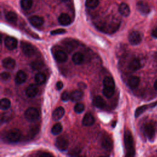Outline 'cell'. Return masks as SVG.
<instances>
[{
  "label": "cell",
  "instance_id": "9c48e42d",
  "mask_svg": "<svg viewBox=\"0 0 157 157\" xmlns=\"http://www.w3.org/2000/svg\"><path fill=\"white\" fill-rule=\"evenodd\" d=\"M4 44L6 47L10 50H12L17 48V40L15 38L13 37L8 36L4 40Z\"/></svg>",
  "mask_w": 157,
  "mask_h": 157
},
{
  "label": "cell",
  "instance_id": "7bdbcfd3",
  "mask_svg": "<svg viewBox=\"0 0 157 157\" xmlns=\"http://www.w3.org/2000/svg\"><path fill=\"white\" fill-rule=\"evenodd\" d=\"M151 36L155 38H157V27L153 29L151 32Z\"/></svg>",
  "mask_w": 157,
  "mask_h": 157
},
{
  "label": "cell",
  "instance_id": "5bb4252c",
  "mask_svg": "<svg viewBox=\"0 0 157 157\" xmlns=\"http://www.w3.org/2000/svg\"><path fill=\"white\" fill-rule=\"evenodd\" d=\"M54 58L59 63H64L67 60V54L63 50H58L54 53Z\"/></svg>",
  "mask_w": 157,
  "mask_h": 157
},
{
  "label": "cell",
  "instance_id": "ab89813d",
  "mask_svg": "<svg viewBox=\"0 0 157 157\" xmlns=\"http://www.w3.org/2000/svg\"><path fill=\"white\" fill-rule=\"evenodd\" d=\"M66 33V30L64 29H56L51 31L50 34L52 35H57V34H61Z\"/></svg>",
  "mask_w": 157,
  "mask_h": 157
},
{
  "label": "cell",
  "instance_id": "60d3db41",
  "mask_svg": "<svg viewBox=\"0 0 157 157\" xmlns=\"http://www.w3.org/2000/svg\"><path fill=\"white\" fill-rule=\"evenodd\" d=\"M56 88L58 90H61L63 87V83L61 81H59L56 83Z\"/></svg>",
  "mask_w": 157,
  "mask_h": 157
},
{
  "label": "cell",
  "instance_id": "8fae6325",
  "mask_svg": "<svg viewBox=\"0 0 157 157\" xmlns=\"http://www.w3.org/2000/svg\"><path fill=\"white\" fill-rule=\"evenodd\" d=\"M2 65L7 70H12L15 66V61L10 57H7L2 59Z\"/></svg>",
  "mask_w": 157,
  "mask_h": 157
},
{
  "label": "cell",
  "instance_id": "4dcf8cb0",
  "mask_svg": "<svg viewBox=\"0 0 157 157\" xmlns=\"http://www.w3.org/2000/svg\"><path fill=\"white\" fill-rule=\"evenodd\" d=\"M33 2V0H20V6L23 10H27L31 8Z\"/></svg>",
  "mask_w": 157,
  "mask_h": 157
},
{
  "label": "cell",
  "instance_id": "ffe728a7",
  "mask_svg": "<svg viewBox=\"0 0 157 157\" xmlns=\"http://www.w3.org/2000/svg\"><path fill=\"white\" fill-rule=\"evenodd\" d=\"M140 83V78L137 76H131L128 80V86L131 89H134L138 86Z\"/></svg>",
  "mask_w": 157,
  "mask_h": 157
},
{
  "label": "cell",
  "instance_id": "f546056e",
  "mask_svg": "<svg viewBox=\"0 0 157 157\" xmlns=\"http://www.w3.org/2000/svg\"><path fill=\"white\" fill-rule=\"evenodd\" d=\"M11 105L10 101L7 98H2L0 101V108L2 110H7Z\"/></svg>",
  "mask_w": 157,
  "mask_h": 157
},
{
  "label": "cell",
  "instance_id": "30bf717a",
  "mask_svg": "<svg viewBox=\"0 0 157 157\" xmlns=\"http://www.w3.org/2000/svg\"><path fill=\"white\" fill-rule=\"evenodd\" d=\"M101 144L102 148L107 151H110L112 150L113 147V142L112 139L107 135L104 136L102 138Z\"/></svg>",
  "mask_w": 157,
  "mask_h": 157
},
{
  "label": "cell",
  "instance_id": "f6af8a7d",
  "mask_svg": "<svg viewBox=\"0 0 157 157\" xmlns=\"http://www.w3.org/2000/svg\"><path fill=\"white\" fill-rule=\"evenodd\" d=\"M78 86L81 88V89H85L86 88V85L85 83L83 82H80L78 83Z\"/></svg>",
  "mask_w": 157,
  "mask_h": 157
},
{
  "label": "cell",
  "instance_id": "7a4b0ae2",
  "mask_svg": "<svg viewBox=\"0 0 157 157\" xmlns=\"http://www.w3.org/2000/svg\"><path fill=\"white\" fill-rule=\"evenodd\" d=\"M124 144L126 149V156H132L134 155L135 150L134 147L133 138L131 132L129 130H126L124 134Z\"/></svg>",
  "mask_w": 157,
  "mask_h": 157
},
{
  "label": "cell",
  "instance_id": "d6986e66",
  "mask_svg": "<svg viewBox=\"0 0 157 157\" xmlns=\"http://www.w3.org/2000/svg\"><path fill=\"white\" fill-rule=\"evenodd\" d=\"M27 78V75L25 72L23 71H19L17 72L15 77V82L17 84L20 85L24 83Z\"/></svg>",
  "mask_w": 157,
  "mask_h": 157
},
{
  "label": "cell",
  "instance_id": "b9f144b4",
  "mask_svg": "<svg viewBox=\"0 0 157 157\" xmlns=\"http://www.w3.org/2000/svg\"><path fill=\"white\" fill-rule=\"evenodd\" d=\"M38 156H52V154H50V153H47V152H44V153H38L36 155Z\"/></svg>",
  "mask_w": 157,
  "mask_h": 157
},
{
  "label": "cell",
  "instance_id": "f1b7e54d",
  "mask_svg": "<svg viewBox=\"0 0 157 157\" xmlns=\"http://www.w3.org/2000/svg\"><path fill=\"white\" fill-rule=\"evenodd\" d=\"M45 80H46L45 75L44 74H43L42 72H37V74H36V75L34 76L35 82L37 85L43 84L45 82Z\"/></svg>",
  "mask_w": 157,
  "mask_h": 157
},
{
  "label": "cell",
  "instance_id": "83f0119b",
  "mask_svg": "<svg viewBox=\"0 0 157 157\" xmlns=\"http://www.w3.org/2000/svg\"><path fill=\"white\" fill-rule=\"evenodd\" d=\"M6 19L9 23L15 24L17 21V15L15 12L10 11L6 14Z\"/></svg>",
  "mask_w": 157,
  "mask_h": 157
},
{
  "label": "cell",
  "instance_id": "f35d334b",
  "mask_svg": "<svg viewBox=\"0 0 157 157\" xmlns=\"http://www.w3.org/2000/svg\"><path fill=\"white\" fill-rule=\"evenodd\" d=\"M61 99L63 101H69V99H70V94L67 91H64L61 95Z\"/></svg>",
  "mask_w": 157,
  "mask_h": 157
},
{
  "label": "cell",
  "instance_id": "e575fe53",
  "mask_svg": "<svg viewBox=\"0 0 157 157\" xmlns=\"http://www.w3.org/2000/svg\"><path fill=\"white\" fill-rule=\"evenodd\" d=\"M115 89L112 88H104L102 90L103 94L107 98H110L114 94Z\"/></svg>",
  "mask_w": 157,
  "mask_h": 157
},
{
  "label": "cell",
  "instance_id": "6da1fadb",
  "mask_svg": "<svg viewBox=\"0 0 157 157\" xmlns=\"http://www.w3.org/2000/svg\"><path fill=\"white\" fill-rule=\"evenodd\" d=\"M120 25V21L112 17L105 21L98 22L96 26L98 28L105 33H114L118 29Z\"/></svg>",
  "mask_w": 157,
  "mask_h": 157
},
{
  "label": "cell",
  "instance_id": "9a60e30c",
  "mask_svg": "<svg viewBox=\"0 0 157 157\" xmlns=\"http://www.w3.org/2000/svg\"><path fill=\"white\" fill-rule=\"evenodd\" d=\"M38 93V88L34 84L29 85L26 90V94L29 98L35 97Z\"/></svg>",
  "mask_w": 157,
  "mask_h": 157
},
{
  "label": "cell",
  "instance_id": "d6a6232c",
  "mask_svg": "<svg viewBox=\"0 0 157 157\" xmlns=\"http://www.w3.org/2000/svg\"><path fill=\"white\" fill-rule=\"evenodd\" d=\"M99 4V0H86L85 6L90 9H94Z\"/></svg>",
  "mask_w": 157,
  "mask_h": 157
},
{
  "label": "cell",
  "instance_id": "4316f807",
  "mask_svg": "<svg viewBox=\"0 0 157 157\" xmlns=\"http://www.w3.org/2000/svg\"><path fill=\"white\" fill-rule=\"evenodd\" d=\"M72 61L74 62V64H81L84 60V56L83 55L80 53V52H77L74 54L72 56Z\"/></svg>",
  "mask_w": 157,
  "mask_h": 157
},
{
  "label": "cell",
  "instance_id": "52a82bcc",
  "mask_svg": "<svg viewBox=\"0 0 157 157\" xmlns=\"http://www.w3.org/2000/svg\"><path fill=\"white\" fill-rule=\"evenodd\" d=\"M55 145L58 150L61 151H65L68 147V141L66 138L61 136L56 139Z\"/></svg>",
  "mask_w": 157,
  "mask_h": 157
},
{
  "label": "cell",
  "instance_id": "cb8c5ba5",
  "mask_svg": "<svg viewBox=\"0 0 157 157\" xmlns=\"http://www.w3.org/2000/svg\"><path fill=\"white\" fill-rule=\"evenodd\" d=\"M93 104L95 107L99 109H103L105 106V102L104 99L100 96H96L93 99Z\"/></svg>",
  "mask_w": 157,
  "mask_h": 157
},
{
  "label": "cell",
  "instance_id": "4fadbf2b",
  "mask_svg": "<svg viewBox=\"0 0 157 157\" xmlns=\"http://www.w3.org/2000/svg\"><path fill=\"white\" fill-rule=\"evenodd\" d=\"M144 131L147 137L150 140H153L155 136V132L154 126L150 123H147L145 125Z\"/></svg>",
  "mask_w": 157,
  "mask_h": 157
},
{
  "label": "cell",
  "instance_id": "1f68e13d",
  "mask_svg": "<svg viewBox=\"0 0 157 157\" xmlns=\"http://www.w3.org/2000/svg\"><path fill=\"white\" fill-rule=\"evenodd\" d=\"M63 130V126L59 123H57L54 124L52 128L51 132L53 135L59 134Z\"/></svg>",
  "mask_w": 157,
  "mask_h": 157
},
{
  "label": "cell",
  "instance_id": "bcb514c9",
  "mask_svg": "<svg viewBox=\"0 0 157 157\" xmlns=\"http://www.w3.org/2000/svg\"><path fill=\"white\" fill-rule=\"evenodd\" d=\"M154 88L157 91V79L155 80V82L154 83Z\"/></svg>",
  "mask_w": 157,
  "mask_h": 157
},
{
  "label": "cell",
  "instance_id": "8992f818",
  "mask_svg": "<svg viewBox=\"0 0 157 157\" xmlns=\"http://www.w3.org/2000/svg\"><path fill=\"white\" fill-rule=\"evenodd\" d=\"M128 40L131 45H136L139 44L142 41V37L138 31L131 32L128 37Z\"/></svg>",
  "mask_w": 157,
  "mask_h": 157
},
{
  "label": "cell",
  "instance_id": "2e32d148",
  "mask_svg": "<svg viewBox=\"0 0 157 157\" xmlns=\"http://www.w3.org/2000/svg\"><path fill=\"white\" fill-rule=\"evenodd\" d=\"M141 67L140 60L137 58H134L131 60L128 64V69L132 71L139 70Z\"/></svg>",
  "mask_w": 157,
  "mask_h": 157
},
{
  "label": "cell",
  "instance_id": "5b68a950",
  "mask_svg": "<svg viewBox=\"0 0 157 157\" xmlns=\"http://www.w3.org/2000/svg\"><path fill=\"white\" fill-rule=\"evenodd\" d=\"M21 48L23 53L27 56H31L35 53V50L34 47L26 42H21Z\"/></svg>",
  "mask_w": 157,
  "mask_h": 157
},
{
  "label": "cell",
  "instance_id": "ac0fdd59",
  "mask_svg": "<svg viewBox=\"0 0 157 157\" xmlns=\"http://www.w3.org/2000/svg\"><path fill=\"white\" fill-rule=\"evenodd\" d=\"M94 118L91 113H86L82 120V124L85 126H90L94 124Z\"/></svg>",
  "mask_w": 157,
  "mask_h": 157
},
{
  "label": "cell",
  "instance_id": "8d00e7d4",
  "mask_svg": "<svg viewBox=\"0 0 157 157\" xmlns=\"http://www.w3.org/2000/svg\"><path fill=\"white\" fill-rule=\"evenodd\" d=\"M11 113L10 112H4L1 117V123L5 122L6 121H8L10 120V118L11 117L10 116Z\"/></svg>",
  "mask_w": 157,
  "mask_h": 157
},
{
  "label": "cell",
  "instance_id": "836d02e7",
  "mask_svg": "<svg viewBox=\"0 0 157 157\" xmlns=\"http://www.w3.org/2000/svg\"><path fill=\"white\" fill-rule=\"evenodd\" d=\"M44 66V64L40 61H34L31 63V67L35 71L40 70Z\"/></svg>",
  "mask_w": 157,
  "mask_h": 157
},
{
  "label": "cell",
  "instance_id": "484cf974",
  "mask_svg": "<svg viewBox=\"0 0 157 157\" xmlns=\"http://www.w3.org/2000/svg\"><path fill=\"white\" fill-rule=\"evenodd\" d=\"M83 97V93L80 90H74L70 93V99L72 101H77Z\"/></svg>",
  "mask_w": 157,
  "mask_h": 157
},
{
  "label": "cell",
  "instance_id": "277c9868",
  "mask_svg": "<svg viewBox=\"0 0 157 157\" xmlns=\"http://www.w3.org/2000/svg\"><path fill=\"white\" fill-rule=\"evenodd\" d=\"M21 137V132L17 128H13L9 130L7 134L6 138L10 142H16L20 140Z\"/></svg>",
  "mask_w": 157,
  "mask_h": 157
},
{
  "label": "cell",
  "instance_id": "d590c367",
  "mask_svg": "<svg viewBox=\"0 0 157 157\" xmlns=\"http://www.w3.org/2000/svg\"><path fill=\"white\" fill-rule=\"evenodd\" d=\"M74 111L77 113H81L85 110V105L82 103H77L74 106Z\"/></svg>",
  "mask_w": 157,
  "mask_h": 157
},
{
  "label": "cell",
  "instance_id": "603a6c76",
  "mask_svg": "<svg viewBox=\"0 0 157 157\" xmlns=\"http://www.w3.org/2000/svg\"><path fill=\"white\" fill-rule=\"evenodd\" d=\"M118 11L120 13L124 16V17H128L130 13V9L128 4L126 3H121L118 7Z\"/></svg>",
  "mask_w": 157,
  "mask_h": 157
},
{
  "label": "cell",
  "instance_id": "7c38bea8",
  "mask_svg": "<svg viewBox=\"0 0 157 157\" xmlns=\"http://www.w3.org/2000/svg\"><path fill=\"white\" fill-rule=\"evenodd\" d=\"M29 21L32 26L38 28L41 26L43 25L44 19L41 17H39L37 15H34V16H31L29 18Z\"/></svg>",
  "mask_w": 157,
  "mask_h": 157
},
{
  "label": "cell",
  "instance_id": "ee69618b",
  "mask_svg": "<svg viewBox=\"0 0 157 157\" xmlns=\"http://www.w3.org/2000/svg\"><path fill=\"white\" fill-rule=\"evenodd\" d=\"M80 150H72L71 153V155H72V156H75V155H78L79 153H80Z\"/></svg>",
  "mask_w": 157,
  "mask_h": 157
},
{
  "label": "cell",
  "instance_id": "7402d4cb",
  "mask_svg": "<svg viewBox=\"0 0 157 157\" xmlns=\"http://www.w3.org/2000/svg\"><path fill=\"white\" fill-rule=\"evenodd\" d=\"M157 104V102H153L151 104H149V105H144L142 106L139 107L138 108H137V109L135 111V117L136 118H137L139 116H140L141 114H142L146 110H147L149 107H153L155 105Z\"/></svg>",
  "mask_w": 157,
  "mask_h": 157
},
{
  "label": "cell",
  "instance_id": "ba28073f",
  "mask_svg": "<svg viewBox=\"0 0 157 157\" xmlns=\"http://www.w3.org/2000/svg\"><path fill=\"white\" fill-rule=\"evenodd\" d=\"M136 7L139 12H140L143 15H147L150 11V8L148 4L143 1H138L136 4Z\"/></svg>",
  "mask_w": 157,
  "mask_h": 157
},
{
  "label": "cell",
  "instance_id": "7dc6e473",
  "mask_svg": "<svg viewBox=\"0 0 157 157\" xmlns=\"http://www.w3.org/2000/svg\"><path fill=\"white\" fill-rule=\"evenodd\" d=\"M61 1H63V2H64V1H67V0H60Z\"/></svg>",
  "mask_w": 157,
  "mask_h": 157
},
{
  "label": "cell",
  "instance_id": "3957f363",
  "mask_svg": "<svg viewBox=\"0 0 157 157\" xmlns=\"http://www.w3.org/2000/svg\"><path fill=\"white\" fill-rule=\"evenodd\" d=\"M39 112L37 109L34 107H29L26 110L25 112V118L30 122H33L36 121L39 118Z\"/></svg>",
  "mask_w": 157,
  "mask_h": 157
},
{
  "label": "cell",
  "instance_id": "74e56055",
  "mask_svg": "<svg viewBox=\"0 0 157 157\" xmlns=\"http://www.w3.org/2000/svg\"><path fill=\"white\" fill-rule=\"evenodd\" d=\"M1 80L3 81H7L10 79V75L8 72H3L1 74Z\"/></svg>",
  "mask_w": 157,
  "mask_h": 157
},
{
  "label": "cell",
  "instance_id": "e0dca14e",
  "mask_svg": "<svg viewBox=\"0 0 157 157\" xmlns=\"http://www.w3.org/2000/svg\"><path fill=\"white\" fill-rule=\"evenodd\" d=\"M58 22L62 26H67L71 23V18L67 13H63L58 17Z\"/></svg>",
  "mask_w": 157,
  "mask_h": 157
},
{
  "label": "cell",
  "instance_id": "d4e9b609",
  "mask_svg": "<svg viewBox=\"0 0 157 157\" xmlns=\"http://www.w3.org/2000/svg\"><path fill=\"white\" fill-rule=\"evenodd\" d=\"M104 88L115 89V82L112 77H105L103 80Z\"/></svg>",
  "mask_w": 157,
  "mask_h": 157
},
{
  "label": "cell",
  "instance_id": "44dd1931",
  "mask_svg": "<svg viewBox=\"0 0 157 157\" xmlns=\"http://www.w3.org/2000/svg\"><path fill=\"white\" fill-rule=\"evenodd\" d=\"M64 112H65V110L63 107L60 106L57 107L52 113V117L53 120H59L63 117V115H64Z\"/></svg>",
  "mask_w": 157,
  "mask_h": 157
}]
</instances>
